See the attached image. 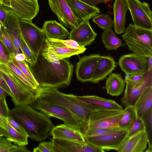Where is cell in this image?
<instances>
[{"instance_id": "cell-30", "label": "cell", "mask_w": 152, "mask_h": 152, "mask_svg": "<svg viewBox=\"0 0 152 152\" xmlns=\"http://www.w3.org/2000/svg\"><path fill=\"white\" fill-rule=\"evenodd\" d=\"M101 39L105 48L108 50H116L119 47L124 46L122 41L115 35L111 28L105 30L102 34Z\"/></svg>"}, {"instance_id": "cell-3", "label": "cell", "mask_w": 152, "mask_h": 152, "mask_svg": "<svg viewBox=\"0 0 152 152\" xmlns=\"http://www.w3.org/2000/svg\"><path fill=\"white\" fill-rule=\"evenodd\" d=\"M36 100L61 106L70 111L88 124L92 111L102 108L77 99L75 95L65 94L57 88L39 87L35 94Z\"/></svg>"}, {"instance_id": "cell-17", "label": "cell", "mask_w": 152, "mask_h": 152, "mask_svg": "<svg viewBox=\"0 0 152 152\" xmlns=\"http://www.w3.org/2000/svg\"><path fill=\"white\" fill-rule=\"evenodd\" d=\"M97 35L91 27L89 20H85L81 21L77 27L72 29L68 37L80 46L85 47L94 41Z\"/></svg>"}, {"instance_id": "cell-8", "label": "cell", "mask_w": 152, "mask_h": 152, "mask_svg": "<svg viewBox=\"0 0 152 152\" xmlns=\"http://www.w3.org/2000/svg\"><path fill=\"white\" fill-rule=\"evenodd\" d=\"M125 113L124 109L118 110L100 108L91 112L86 129L118 127Z\"/></svg>"}, {"instance_id": "cell-31", "label": "cell", "mask_w": 152, "mask_h": 152, "mask_svg": "<svg viewBox=\"0 0 152 152\" xmlns=\"http://www.w3.org/2000/svg\"><path fill=\"white\" fill-rule=\"evenodd\" d=\"M124 109L125 113L120 120L118 126L119 127L129 130L135 120L137 115L134 106H125Z\"/></svg>"}, {"instance_id": "cell-37", "label": "cell", "mask_w": 152, "mask_h": 152, "mask_svg": "<svg viewBox=\"0 0 152 152\" xmlns=\"http://www.w3.org/2000/svg\"><path fill=\"white\" fill-rule=\"evenodd\" d=\"M123 129H125L119 126L86 129L83 133L84 137L97 136L112 133Z\"/></svg>"}, {"instance_id": "cell-42", "label": "cell", "mask_w": 152, "mask_h": 152, "mask_svg": "<svg viewBox=\"0 0 152 152\" xmlns=\"http://www.w3.org/2000/svg\"><path fill=\"white\" fill-rule=\"evenodd\" d=\"M145 74H125L124 79L132 84H138L142 82L143 80Z\"/></svg>"}, {"instance_id": "cell-27", "label": "cell", "mask_w": 152, "mask_h": 152, "mask_svg": "<svg viewBox=\"0 0 152 152\" xmlns=\"http://www.w3.org/2000/svg\"><path fill=\"white\" fill-rule=\"evenodd\" d=\"M125 83L121 74L111 73L107 78L105 86L102 88L112 96H118L123 94Z\"/></svg>"}, {"instance_id": "cell-4", "label": "cell", "mask_w": 152, "mask_h": 152, "mask_svg": "<svg viewBox=\"0 0 152 152\" xmlns=\"http://www.w3.org/2000/svg\"><path fill=\"white\" fill-rule=\"evenodd\" d=\"M122 37L133 53L148 58L152 56V31L130 23Z\"/></svg>"}, {"instance_id": "cell-15", "label": "cell", "mask_w": 152, "mask_h": 152, "mask_svg": "<svg viewBox=\"0 0 152 152\" xmlns=\"http://www.w3.org/2000/svg\"><path fill=\"white\" fill-rule=\"evenodd\" d=\"M125 81L126 87L124 95L121 99V103L125 106H134L143 90L147 87L152 85V71L145 73L143 80L140 83L134 84Z\"/></svg>"}, {"instance_id": "cell-16", "label": "cell", "mask_w": 152, "mask_h": 152, "mask_svg": "<svg viewBox=\"0 0 152 152\" xmlns=\"http://www.w3.org/2000/svg\"><path fill=\"white\" fill-rule=\"evenodd\" d=\"M101 56L99 54H92L80 58L76 69L78 80L82 82H90Z\"/></svg>"}, {"instance_id": "cell-51", "label": "cell", "mask_w": 152, "mask_h": 152, "mask_svg": "<svg viewBox=\"0 0 152 152\" xmlns=\"http://www.w3.org/2000/svg\"><path fill=\"white\" fill-rule=\"evenodd\" d=\"M152 71V56L148 58L147 72Z\"/></svg>"}, {"instance_id": "cell-40", "label": "cell", "mask_w": 152, "mask_h": 152, "mask_svg": "<svg viewBox=\"0 0 152 152\" xmlns=\"http://www.w3.org/2000/svg\"><path fill=\"white\" fill-rule=\"evenodd\" d=\"M143 119L145 127L148 137L150 140V134L152 135V108L148 110L141 118Z\"/></svg>"}, {"instance_id": "cell-53", "label": "cell", "mask_w": 152, "mask_h": 152, "mask_svg": "<svg viewBox=\"0 0 152 152\" xmlns=\"http://www.w3.org/2000/svg\"><path fill=\"white\" fill-rule=\"evenodd\" d=\"M3 136L2 133H1V131H0V136Z\"/></svg>"}, {"instance_id": "cell-10", "label": "cell", "mask_w": 152, "mask_h": 152, "mask_svg": "<svg viewBox=\"0 0 152 152\" xmlns=\"http://www.w3.org/2000/svg\"><path fill=\"white\" fill-rule=\"evenodd\" d=\"M2 5L7 12L15 14L20 19L31 21L39 10L38 0H3Z\"/></svg>"}, {"instance_id": "cell-6", "label": "cell", "mask_w": 152, "mask_h": 152, "mask_svg": "<svg viewBox=\"0 0 152 152\" xmlns=\"http://www.w3.org/2000/svg\"><path fill=\"white\" fill-rule=\"evenodd\" d=\"M0 75L12 94V101L15 106L32 105L36 101L35 94L16 77L6 64L0 61Z\"/></svg>"}, {"instance_id": "cell-25", "label": "cell", "mask_w": 152, "mask_h": 152, "mask_svg": "<svg viewBox=\"0 0 152 152\" xmlns=\"http://www.w3.org/2000/svg\"><path fill=\"white\" fill-rule=\"evenodd\" d=\"M113 27L117 34L124 33L128 8L126 0H115L113 5Z\"/></svg>"}, {"instance_id": "cell-33", "label": "cell", "mask_w": 152, "mask_h": 152, "mask_svg": "<svg viewBox=\"0 0 152 152\" xmlns=\"http://www.w3.org/2000/svg\"><path fill=\"white\" fill-rule=\"evenodd\" d=\"M26 146L14 144L4 136H0V152H30Z\"/></svg>"}, {"instance_id": "cell-47", "label": "cell", "mask_w": 152, "mask_h": 152, "mask_svg": "<svg viewBox=\"0 0 152 152\" xmlns=\"http://www.w3.org/2000/svg\"><path fill=\"white\" fill-rule=\"evenodd\" d=\"M0 87L4 89L7 93L8 95L11 98L12 94L6 82L0 75Z\"/></svg>"}, {"instance_id": "cell-45", "label": "cell", "mask_w": 152, "mask_h": 152, "mask_svg": "<svg viewBox=\"0 0 152 152\" xmlns=\"http://www.w3.org/2000/svg\"><path fill=\"white\" fill-rule=\"evenodd\" d=\"M0 114L7 117L10 115V110L8 105L5 104L0 99Z\"/></svg>"}, {"instance_id": "cell-43", "label": "cell", "mask_w": 152, "mask_h": 152, "mask_svg": "<svg viewBox=\"0 0 152 152\" xmlns=\"http://www.w3.org/2000/svg\"><path fill=\"white\" fill-rule=\"evenodd\" d=\"M8 119L10 123L16 130L28 137L27 132L24 128L12 116L10 115L8 117Z\"/></svg>"}, {"instance_id": "cell-12", "label": "cell", "mask_w": 152, "mask_h": 152, "mask_svg": "<svg viewBox=\"0 0 152 152\" xmlns=\"http://www.w3.org/2000/svg\"><path fill=\"white\" fill-rule=\"evenodd\" d=\"M128 132L129 130L123 129L104 134L84 137L86 142L104 151L114 150L117 151Z\"/></svg>"}, {"instance_id": "cell-21", "label": "cell", "mask_w": 152, "mask_h": 152, "mask_svg": "<svg viewBox=\"0 0 152 152\" xmlns=\"http://www.w3.org/2000/svg\"><path fill=\"white\" fill-rule=\"evenodd\" d=\"M53 139H60L82 144L86 143L83 132L65 124L54 126L51 131Z\"/></svg>"}, {"instance_id": "cell-26", "label": "cell", "mask_w": 152, "mask_h": 152, "mask_svg": "<svg viewBox=\"0 0 152 152\" xmlns=\"http://www.w3.org/2000/svg\"><path fill=\"white\" fill-rule=\"evenodd\" d=\"M42 29L47 39H64L69 34V32L61 24L54 20L45 21Z\"/></svg>"}, {"instance_id": "cell-11", "label": "cell", "mask_w": 152, "mask_h": 152, "mask_svg": "<svg viewBox=\"0 0 152 152\" xmlns=\"http://www.w3.org/2000/svg\"><path fill=\"white\" fill-rule=\"evenodd\" d=\"M134 25L152 31V12L149 4L140 0H126Z\"/></svg>"}, {"instance_id": "cell-44", "label": "cell", "mask_w": 152, "mask_h": 152, "mask_svg": "<svg viewBox=\"0 0 152 152\" xmlns=\"http://www.w3.org/2000/svg\"><path fill=\"white\" fill-rule=\"evenodd\" d=\"M10 60V54L0 40V61L6 64Z\"/></svg>"}, {"instance_id": "cell-34", "label": "cell", "mask_w": 152, "mask_h": 152, "mask_svg": "<svg viewBox=\"0 0 152 152\" xmlns=\"http://www.w3.org/2000/svg\"><path fill=\"white\" fill-rule=\"evenodd\" d=\"M0 40L9 53L10 58L13 57L16 54L14 44L4 26L1 25L0 30Z\"/></svg>"}, {"instance_id": "cell-35", "label": "cell", "mask_w": 152, "mask_h": 152, "mask_svg": "<svg viewBox=\"0 0 152 152\" xmlns=\"http://www.w3.org/2000/svg\"><path fill=\"white\" fill-rule=\"evenodd\" d=\"M17 66L36 87L39 88L40 87L34 76L30 66L26 61H17L13 58L10 60Z\"/></svg>"}, {"instance_id": "cell-1", "label": "cell", "mask_w": 152, "mask_h": 152, "mask_svg": "<svg viewBox=\"0 0 152 152\" xmlns=\"http://www.w3.org/2000/svg\"><path fill=\"white\" fill-rule=\"evenodd\" d=\"M30 67L39 87L57 88L69 85L74 69L68 58L50 61L40 53L34 64Z\"/></svg>"}, {"instance_id": "cell-50", "label": "cell", "mask_w": 152, "mask_h": 152, "mask_svg": "<svg viewBox=\"0 0 152 152\" xmlns=\"http://www.w3.org/2000/svg\"><path fill=\"white\" fill-rule=\"evenodd\" d=\"M7 95L6 91L0 87V99L6 104H7L6 100V96Z\"/></svg>"}, {"instance_id": "cell-41", "label": "cell", "mask_w": 152, "mask_h": 152, "mask_svg": "<svg viewBox=\"0 0 152 152\" xmlns=\"http://www.w3.org/2000/svg\"><path fill=\"white\" fill-rule=\"evenodd\" d=\"M34 152H53V142H43L40 143L38 146L33 149Z\"/></svg>"}, {"instance_id": "cell-49", "label": "cell", "mask_w": 152, "mask_h": 152, "mask_svg": "<svg viewBox=\"0 0 152 152\" xmlns=\"http://www.w3.org/2000/svg\"><path fill=\"white\" fill-rule=\"evenodd\" d=\"M13 58L15 60L17 61H26L25 56L23 53H16L14 55L13 57L11 58Z\"/></svg>"}, {"instance_id": "cell-28", "label": "cell", "mask_w": 152, "mask_h": 152, "mask_svg": "<svg viewBox=\"0 0 152 152\" xmlns=\"http://www.w3.org/2000/svg\"><path fill=\"white\" fill-rule=\"evenodd\" d=\"M78 99L84 102L105 108L118 110H123V107L115 100L106 99L96 95L77 96Z\"/></svg>"}, {"instance_id": "cell-22", "label": "cell", "mask_w": 152, "mask_h": 152, "mask_svg": "<svg viewBox=\"0 0 152 152\" xmlns=\"http://www.w3.org/2000/svg\"><path fill=\"white\" fill-rule=\"evenodd\" d=\"M117 65L114 58L110 55L101 56L90 82L98 83L112 73Z\"/></svg>"}, {"instance_id": "cell-9", "label": "cell", "mask_w": 152, "mask_h": 152, "mask_svg": "<svg viewBox=\"0 0 152 152\" xmlns=\"http://www.w3.org/2000/svg\"><path fill=\"white\" fill-rule=\"evenodd\" d=\"M19 22L22 36L37 58L41 52L46 39L43 31L31 21L20 19Z\"/></svg>"}, {"instance_id": "cell-54", "label": "cell", "mask_w": 152, "mask_h": 152, "mask_svg": "<svg viewBox=\"0 0 152 152\" xmlns=\"http://www.w3.org/2000/svg\"><path fill=\"white\" fill-rule=\"evenodd\" d=\"M1 23H0V29H1Z\"/></svg>"}, {"instance_id": "cell-23", "label": "cell", "mask_w": 152, "mask_h": 152, "mask_svg": "<svg viewBox=\"0 0 152 152\" xmlns=\"http://www.w3.org/2000/svg\"><path fill=\"white\" fill-rule=\"evenodd\" d=\"M0 131L4 136L16 145L26 146L28 144V137L16 130L9 122L8 117L1 114Z\"/></svg>"}, {"instance_id": "cell-19", "label": "cell", "mask_w": 152, "mask_h": 152, "mask_svg": "<svg viewBox=\"0 0 152 152\" xmlns=\"http://www.w3.org/2000/svg\"><path fill=\"white\" fill-rule=\"evenodd\" d=\"M149 141L145 130L131 136L126 137L119 147V152H143Z\"/></svg>"}, {"instance_id": "cell-2", "label": "cell", "mask_w": 152, "mask_h": 152, "mask_svg": "<svg viewBox=\"0 0 152 152\" xmlns=\"http://www.w3.org/2000/svg\"><path fill=\"white\" fill-rule=\"evenodd\" d=\"M10 115L23 126L28 137L36 141L48 137L55 126L50 117L30 105L15 106L10 110Z\"/></svg>"}, {"instance_id": "cell-14", "label": "cell", "mask_w": 152, "mask_h": 152, "mask_svg": "<svg viewBox=\"0 0 152 152\" xmlns=\"http://www.w3.org/2000/svg\"><path fill=\"white\" fill-rule=\"evenodd\" d=\"M148 58L134 53L124 55L118 64L125 74H144L147 72Z\"/></svg>"}, {"instance_id": "cell-5", "label": "cell", "mask_w": 152, "mask_h": 152, "mask_svg": "<svg viewBox=\"0 0 152 152\" xmlns=\"http://www.w3.org/2000/svg\"><path fill=\"white\" fill-rule=\"evenodd\" d=\"M86 49L85 47L80 46L76 42L70 39L46 38L40 53L47 60L56 62L82 53Z\"/></svg>"}, {"instance_id": "cell-48", "label": "cell", "mask_w": 152, "mask_h": 152, "mask_svg": "<svg viewBox=\"0 0 152 152\" xmlns=\"http://www.w3.org/2000/svg\"><path fill=\"white\" fill-rule=\"evenodd\" d=\"M89 5L96 6L98 4L101 3H106L110 1V0H80Z\"/></svg>"}, {"instance_id": "cell-7", "label": "cell", "mask_w": 152, "mask_h": 152, "mask_svg": "<svg viewBox=\"0 0 152 152\" xmlns=\"http://www.w3.org/2000/svg\"><path fill=\"white\" fill-rule=\"evenodd\" d=\"M32 105L34 108L50 117H54L62 120L65 124L71 128L83 132L87 128V123L63 107L36 100Z\"/></svg>"}, {"instance_id": "cell-36", "label": "cell", "mask_w": 152, "mask_h": 152, "mask_svg": "<svg viewBox=\"0 0 152 152\" xmlns=\"http://www.w3.org/2000/svg\"><path fill=\"white\" fill-rule=\"evenodd\" d=\"M93 21L101 29L105 30L111 28L113 25V20L107 14H99L92 19Z\"/></svg>"}, {"instance_id": "cell-46", "label": "cell", "mask_w": 152, "mask_h": 152, "mask_svg": "<svg viewBox=\"0 0 152 152\" xmlns=\"http://www.w3.org/2000/svg\"><path fill=\"white\" fill-rule=\"evenodd\" d=\"M8 12L4 9L2 4H0V23L4 25L6 20Z\"/></svg>"}, {"instance_id": "cell-13", "label": "cell", "mask_w": 152, "mask_h": 152, "mask_svg": "<svg viewBox=\"0 0 152 152\" xmlns=\"http://www.w3.org/2000/svg\"><path fill=\"white\" fill-rule=\"evenodd\" d=\"M50 7L60 23L71 30L80 23L73 13L66 0H48Z\"/></svg>"}, {"instance_id": "cell-20", "label": "cell", "mask_w": 152, "mask_h": 152, "mask_svg": "<svg viewBox=\"0 0 152 152\" xmlns=\"http://www.w3.org/2000/svg\"><path fill=\"white\" fill-rule=\"evenodd\" d=\"M73 13L80 22L89 20L100 13L99 8L80 0H66Z\"/></svg>"}, {"instance_id": "cell-24", "label": "cell", "mask_w": 152, "mask_h": 152, "mask_svg": "<svg viewBox=\"0 0 152 152\" xmlns=\"http://www.w3.org/2000/svg\"><path fill=\"white\" fill-rule=\"evenodd\" d=\"M19 17L15 14L8 12L4 25L13 43L16 54L23 53L20 45L21 33L19 25Z\"/></svg>"}, {"instance_id": "cell-29", "label": "cell", "mask_w": 152, "mask_h": 152, "mask_svg": "<svg viewBox=\"0 0 152 152\" xmlns=\"http://www.w3.org/2000/svg\"><path fill=\"white\" fill-rule=\"evenodd\" d=\"M134 107L137 115L141 118L152 108V85L147 87L143 90Z\"/></svg>"}, {"instance_id": "cell-18", "label": "cell", "mask_w": 152, "mask_h": 152, "mask_svg": "<svg viewBox=\"0 0 152 152\" xmlns=\"http://www.w3.org/2000/svg\"><path fill=\"white\" fill-rule=\"evenodd\" d=\"M53 152H103L104 150L86 142L85 144L60 139H53Z\"/></svg>"}, {"instance_id": "cell-39", "label": "cell", "mask_w": 152, "mask_h": 152, "mask_svg": "<svg viewBox=\"0 0 152 152\" xmlns=\"http://www.w3.org/2000/svg\"><path fill=\"white\" fill-rule=\"evenodd\" d=\"M145 130V127L143 119L137 115L135 120L129 130L127 137L131 136Z\"/></svg>"}, {"instance_id": "cell-32", "label": "cell", "mask_w": 152, "mask_h": 152, "mask_svg": "<svg viewBox=\"0 0 152 152\" xmlns=\"http://www.w3.org/2000/svg\"><path fill=\"white\" fill-rule=\"evenodd\" d=\"M6 64L16 77L34 94L38 88L35 86L20 70L10 60Z\"/></svg>"}, {"instance_id": "cell-38", "label": "cell", "mask_w": 152, "mask_h": 152, "mask_svg": "<svg viewBox=\"0 0 152 152\" xmlns=\"http://www.w3.org/2000/svg\"><path fill=\"white\" fill-rule=\"evenodd\" d=\"M20 45L22 53L25 55L26 61L30 66H33L36 62L37 58L26 44L21 34Z\"/></svg>"}, {"instance_id": "cell-52", "label": "cell", "mask_w": 152, "mask_h": 152, "mask_svg": "<svg viewBox=\"0 0 152 152\" xmlns=\"http://www.w3.org/2000/svg\"><path fill=\"white\" fill-rule=\"evenodd\" d=\"M3 0H0V4H2L3 2Z\"/></svg>"}]
</instances>
